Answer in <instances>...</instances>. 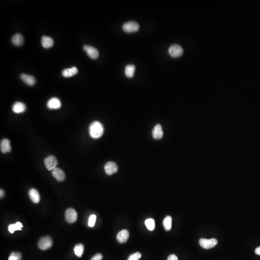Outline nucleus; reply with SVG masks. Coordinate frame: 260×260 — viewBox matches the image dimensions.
<instances>
[{"instance_id": "obj_8", "label": "nucleus", "mask_w": 260, "mask_h": 260, "mask_svg": "<svg viewBox=\"0 0 260 260\" xmlns=\"http://www.w3.org/2000/svg\"><path fill=\"white\" fill-rule=\"evenodd\" d=\"M83 50L86 51L88 56L90 58L95 59L98 58L99 54L97 49L88 45H84L83 47Z\"/></svg>"}, {"instance_id": "obj_22", "label": "nucleus", "mask_w": 260, "mask_h": 260, "mask_svg": "<svg viewBox=\"0 0 260 260\" xmlns=\"http://www.w3.org/2000/svg\"><path fill=\"white\" fill-rule=\"evenodd\" d=\"M164 229L166 231H170L172 228V218L170 216H167L165 217L163 222Z\"/></svg>"}, {"instance_id": "obj_24", "label": "nucleus", "mask_w": 260, "mask_h": 260, "mask_svg": "<svg viewBox=\"0 0 260 260\" xmlns=\"http://www.w3.org/2000/svg\"><path fill=\"white\" fill-rule=\"evenodd\" d=\"M145 225L148 230L153 231L155 227V223L154 220L152 218L147 219L145 222Z\"/></svg>"}, {"instance_id": "obj_14", "label": "nucleus", "mask_w": 260, "mask_h": 260, "mask_svg": "<svg viewBox=\"0 0 260 260\" xmlns=\"http://www.w3.org/2000/svg\"><path fill=\"white\" fill-rule=\"evenodd\" d=\"M26 110V105L23 103L20 102H16L12 106V110L15 113H22L24 112Z\"/></svg>"}, {"instance_id": "obj_2", "label": "nucleus", "mask_w": 260, "mask_h": 260, "mask_svg": "<svg viewBox=\"0 0 260 260\" xmlns=\"http://www.w3.org/2000/svg\"><path fill=\"white\" fill-rule=\"evenodd\" d=\"M122 29L125 33H135L139 29V25L134 21H128L123 24Z\"/></svg>"}, {"instance_id": "obj_5", "label": "nucleus", "mask_w": 260, "mask_h": 260, "mask_svg": "<svg viewBox=\"0 0 260 260\" xmlns=\"http://www.w3.org/2000/svg\"><path fill=\"white\" fill-rule=\"evenodd\" d=\"M53 240L49 236H45L40 239L38 242V247L42 250H46L51 247Z\"/></svg>"}, {"instance_id": "obj_33", "label": "nucleus", "mask_w": 260, "mask_h": 260, "mask_svg": "<svg viewBox=\"0 0 260 260\" xmlns=\"http://www.w3.org/2000/svg\"><path fill=\"white\" fill-rule=\"evenodd\" d=\"M8 260H17L15 256L11 255L8 258Z\"/></svg>"}, {"instance_id": "obj_6", "label": "nucleus", "mask_w": 260, "mask_h": 260, "mask_svg": "<svg viewBox=\"0 0 260 260\" xmlns=\"http://www.w3.org/2000/svg\"><path fill=\"white\" fill-rule=\"evenodd\" d=\"M44 163L48 170L53 171L56 168L58 161L54 156H50L44 159Z\"/></svg>"}, {"instance_id": "obj_18", "label": "nucleus", "mask_w": 260, "mask_h": 260, "mask_svg": "<svg viewBox=\"0 0 260 260\" xmlns=\"http://www.w3.org/2000/svg\"><path fill=\"white\" fill-rule=\"evenodd\" d=\"M11 41L15 46H20L23 44L24 41V38L21 34L16 33L12 36Z\"/></svg>"}, {"instance_id": "obj_32", "label": "nucleus", "mask_w": 260, "mask_h": 260, "mask_svg": "<svg viewBox=\"0 0 260 260\" xmlns=\"http://www.w3.org/2000/svg\"><path fill=\"white\" fill-rule=\"evenodd\" d=\"M255 253H256V254L258 255H260V247L257 248L255 249Z\"/></svg>"}, {"instance_id": "obj_15", "label": "nucleus", "mask_w": 260, "mask_h": 260, "mask_svg": "<svg viewBox=\"0 0 260 260\" xmlns=\"http://www.w3.org/2000/svg\"><path fill=\"white\" fill-rule=\"evenodd\" d=\"M21 80L28 86H33L36 83V79L33 76L26 74H21L20 75Z\"/></svg>"}, {"instance_id": "obj_19", "label": "nucleus", "mask_w": 260, "mask_h": 260, "mask_svg": "<svg viewBox=\"0 0 260 260\" xmlns=\"http://www.w3.org/2000/svg\"><path fill=\"white\" fill-rule=\"evenodd\" d=\"M42 46L45 48H49L53 46L54 44V41L53 39L49 36H43L42 38Z\"/></svg>"}, {"instance_id": "obj_20", "label": "nucleus", "mask_w": 260, "mask_h": 260, "mask_svg": "<svg viewBox=\"0 0 260 260\" xmlns=\"http://www.w3.org/2000/svg\"><path fill=\"white\" fill-rule=\"evenodd\" d=\"M78 68L75 67H73L70 68H66L62 72V74L65 77H70L73 76L78 73Z\"/></svg>"}, {"instance_id": "obj_17", "label": "nucleus", "mask_w": 260, "mask_h": 260, "mask_svg": "<svg viewBox=\"0 0 260 260\" xmlns=\"http://www.w3.org/2000/svg\"><path fill=\"white\" fill-rule=\"evenodd\" d=\"M0 148H1V151L3 153H7L8 152H10L11 150L10 141L7 139H3L1 142Z\"/></svg>"}, {"instance_id": "obj_26", "label": "nucleus", "mask_w": 260, "mask_h": 260, "mask_svg": "<svg viewBox=\"0 0 260 260\" xmlns=\"http://www.w3.org/2000/svg\"><path fill=\"white\" fill-rule=\"evenodd\" d=\"M96 219V217L95 215L93 214L90 216L88 221V226L90 227H94V226L95 225Z\"/></svg>"}, {"instance_id": "obj_16", "label": "nucleus", "mask_w": 260, "mask_h": 260, "mask_svg": "<svg viewBox=\"0 0 260 260\" xmlns=\"http://www.w3.org/2000/svg\"><path fill=\"white\" fill-rule=\"evenodd\" d=\"M29 198L33 202L39 203L40 201V196L38 190L35 188H31L29 191Z\"/></svg>"}, {"instance_id": "obj_1", "label": "nucleus", "mask_w": 260, "mask_h": 260, "mask_svg": "<svg viewBox=\"0 0 260 260\" xmlns=\"http://www.w3.org/2000/svg\"><path fill=\"white\" fill-rule=\"evenodd\" d=\"M104 128L103 124L99 121H93L89 127L90 135L94 139L100 138L104 134Z\"/></svg>"}, {"instance_id": "obj_7", "label": "nucleus", "mask_w": 260, "mask_h": 260, "mask_svg": "<svg viewBox=\"0 0 260 260\" xmlns=\"http://www.w3.org/2000/svg\"><path fill=\"white\" fill-rule=\"evenodd\" d=\"M78 215L74 209L68 208L66 210L65 213V219L66 221L69 223H73L77 220Z\"/></svg>"}, {"instance_id": "obj_3", "label": "nucleus", "mask_w": 260, "mask_h": 260, "mask_svg": "<svg viewBox=\"0 0 260 260\" xmlns=\"http://www.w3.org/2000/svg\"><path fill=\"white\" fill-rule=\"evenodd\" d=\"M199 243L201 247L205 249H210L214 247L218 244V241L215 239H201Z\"/></svg>"}, {"instance_id": "obj_29", "label": "nucleus", "mask_w": 260, "mask_h": 260, "mask_svg": "<svg viewBox=\"0 0 260 260\" xmlns=\"http://www.w3.org/2000/svg\"><path fill=\"white\" fill-rule=\"evenodd\" d=\"M103 258L102 255L100 253H97L92 257L91 260H101Z\"/></svg>"}, {"instance_id": "obj_23", "label": "nucleus", "mask_w": 260, "mask_h": 260, "mask_svg": "<svg viewBox=\"0 0 260 260\" xmlns=\"http://www.w3.org/2000/svg\"><path fill=\"white\" fill-rule=\"evenodd\" d=\"M74 252L76 256L81 257L84 252V246L82 244H77L75 246Z\"/></svg>"}, {"instance_id": "obj_25", "label": "nucleus", "mask_w": 260, "mask_h": 260, "mask_svg": "<svg viewBox=\"0 0 260 260\" xmlns=\"http://www.w3.org/2000/svg\"><path fill=\"white\" fill-rule=\"evenodd\" d=\"M142 255L139 252L134 253L129 257L128 260H138L141 258Z\"/></svg>"}, {"instance_id": "obj_10", "label": "nucleus", "mask_w": 260, "mask_h": 260, "mask_svg": "<svg viewBox=\"0 0 260 260\" xmlns=\"http://www.w3.org/2000/svg\"><path fill=\"white\" fill-rule=\"evenodd\" d=\"M152 136L156 140L161 139L163 136V131L161 124H156L152 130Z\"/></svg>"}, {"instance_id": "obj_27", "label": "nucleus", "mask_w": 260, "mask_h": 260, "mask_svg": "<svg viewBox=\"0 0 260 260\" xmlns=\"http://www.w3.org/2000/svg\"><path fill=\"white\" fill-rule=\"evenodd\" d=\"M8 230L11 233H13L15 230H17L15 224H12V225H10V226H9Z\"/></svg>"}, {"instance_id": "obj_34", "label": "nucleus", "mask_w": 260, "mask_h": 260, "mask_svg": "<svg viewBox=\"0 0 260 260\" xmlns=\"http://www.w3.org/2000/svg\"><path fill=\"white\" fill-rule=\"evenodd\" d=\"M4 195V192L3 191V190L2 189H1V191H0V196H1V198H2Z\"/></svg>"}, {"instance_id": "obj_9", "label": "nucleus", "mask_w": 260, "mask_h": 260, "mask_svg": "<svg viewBox=\"0 0 260 260\" xmlns=\"http://www.w3.org/2000/svg\"><path fill=\"white\" fill-rule=\"evenodd\" d=\"M105 173L108 175L117 173L118 170V166L116 163L113 161H108L104 166Z\"/></svg>"}, {"instance_id": "obj_12", "label": "nucleus", "mask_w": 260, "mask_h": 260, "mask_svg": "<svg viewBox=\"0 0 260 260\" xmlns=\"http://www.w3.org/2000/svg\"><path fill=\"white\" fill-rule=\"evenodd\" d=\"M129 233L127 230L123 229L121 230L117 235V240L120 243H125L128 240Z\"/></svg>"}, {"instance_id": "obj_31", "label": "nucleus", "mask_w": 260, "mask_h": 260, "mask_svg": "<svg viewBox=\"0 0 260 260\" xmlns=\"http://www.w3.org/2000/svg\"><path fill=\"white\" fill-rule=\"evenodd\" d=\"M15 226H16V230H21L22 228L23 227V226L22 225V223L20 222H16L15 223Z\"/></svg>"}, {"instance_id": "obj_21", "label": "nucleus", "mask_w": 260, "mask_h": 260, "mask_svg": "<svg viewBox=\"0 0 260 260\" xmlns=\"http://www.w3.org/2000/svg\"><path fill=\"white\" fill-rule=\"evenodd\" d=\"M135 70V67L134 65L132 64L127 65L125 68V75L128 78H132L134 77Z\"/></svg>"}, {"instance_id": "obj_13", "label": "nucleus", "mask_w": 260, "mask_h": 260, "mask_svg": "<svg viewBox=\"0 0 260 260\" xmlns=\"http://www.w3.org/2000/svg\"><path fill=\"white\" fill-rule=\"evenodd\" d=\"M53 176L58 181L61 182L64 181L65 179V174L62 170L59 168H55L53 170L52 172Z\"/></svg>"}, {"instance_id": "obj_11", "label": "nucleus", "mask_w": 260, "mask_h": 260, "mask_svg": "<svg viewBox=\"0 0 260 260\" xmlns=\"http://www.w3.org/2000/svg\"><path fill=\"white\" fill-rule=\"evenodd\" d=\"M61 103L58 98L53 97L48 101L47 107L49 109H57L60 108Z\"/></svg>"}, {"instance_id": "obj_28", "label": "nucleus", "mask_w": 260, "mask_h": 260, "mask_svg": "<svg viewBox=\"0 0 260 260\" xmlns=\"http://www.w3.org/2000/svg\"><path fill=\"white\" fill-rule=\"evenodd\" d=\"M11 255L15 256L17 260H21L22 256L20 253H18V252H13L11 253Z\"/></svg>"}, {"instance_id": "obj_30", "label": "nucleus", "mask_w": 260, "mask_h": 260, "mask_svg": "<svg viewBox=\"0 0 260 260\" xmlns=\"http://www.w3.org/2000/svg\"><path fill=\"white\" fill-rule=\"evenodd\" d=\"M167 260H178V259L175 255L171 254L168 257Z\"/></svg>"}, {"instance_id": "obj_4", "label": "nucleus", "mask_w": 260, "mask_h": 260, "mask_svg": "<svg viewBox=\"0 0 260 260\" xmlns=\"http://www.w3.org/2000/svg\"><path fill=\"white\" fill-rule=\"evenodd\" d=\"M183 53V49L179 44H173L169 48V54L174 58L180 57L182 55Z\"/></svg>"}]
</instances>
